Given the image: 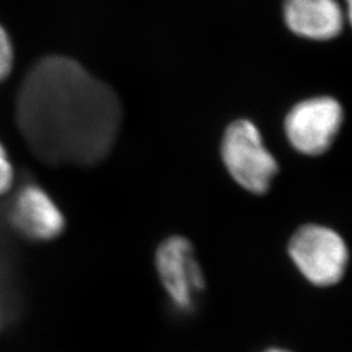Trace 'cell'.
Segmentation results:
<instances>
[{"label": "cell", "mask_w": 352, "mask_h": 352, "mask_svg": "<svg viewBox=\"0 0 352 352\" xmlns=\"http://www.w3.org/2000/svg\"><path fill=\"white\" fill-rule=\"evenodd\" d=\"M283 16L292 33L316 41L340 36L346 20L337 0H285Z\"/></svg>", "instance_id": "obj_7"}, {"label": "cell", "mask_w": 352, "mask_h": 352, "mask_svg": "<svg viewBox=\"0 0 352 352\" xmlns=\"http://www.w3.org/2000/svg\"><path fill=\"white\" fill-rule=\"evenodd\" d=\"M343 124V109L331 97H316L292 107L285 120L291 145L305 155H321L330 149Z\"/></svg>", "instance_id": "obj_4"}, {"label": "cell", "mask_w": 352, "mask_h": 352, "mask_svg": "<svg viewBox=\"0 0 352 352\" xmlns=\"http://www.w3.org/2000/svg\"><path fill=\"white\" fill-rule=\"evenodd\" d=\"M13 227L32 240H52L63 232L65 219L58 205L39 187L28 186L11 212Z\"/></svg>", "instance_id": "obj_6"}, {"label": "cell", "mask_w": 352, "mask_h": 352, "mask_svg": "<svg viewBox=\"0 0 352 352\" xmlns=\"http://www.w3.org/2000/svg\"><path fill=\"white\" fill-rule=\"evenodd\" d=\"M155 267L173 304L188 312L205 289V278L190 241L183 236L164 240L155 253Z\"/></svg>", "instance_id": "obj_5"}, {"label": "cell", "mask_w": 352, "mask_h": 352, "mask_svg": "<svg viewBox=\"0 0 352 352\" xmlns=\"http://www.w3.org/2000/svg\"><path fill=\"white\" fill-rule=\"evenodd\" d=\"M289 254L302 276L318 287L337 285L349 264L344 240L320 225L300 227L289 240Z\"/></svg>", "instance_id": "obj_3"}, {"label": "cell", "mask_w": 352, "mask_h": 352, "mask_svg": "<svg viewBox=\"0 0 352 352\" xmlns=\"http://www.w3.org/2000/svg\"><path fill=\"white\" fill-rule=\"evenodd\" d=\"M12 63V45L6 30L0 26V82L10 75Z\"/></svg>", "instance_id": "obj_8"}, {"label": "cell", "mask_w": 352, "mask_h": 352, "mask_svg": "<svg viewBox=\"0 0 352 352\" xmlns=\"http://www.w3.org/2000/svg\"><path fill=\"white\" fill-rule=\"evenodd\" d=\"M265 352H289V351H283V350H279V349H273V350H267V351Z\"/></svg>", "instance_id": "obj_11"}, {"label": "cell", "mask_w": 352, "mask_h": 352, "mask_svg": "<svg viewBox=\"0 0 352 352\" xmlns=\"http://www.w3.org/2000/svg\"><path fill=\"white\" fill-rule=\"evenodd\" d=\"M221 153L227 171L240 187L254 195L270 189L279 166L250 120L241 119L227 126Z\"/></svg>", "instance_id": "obj_2"}, {"label": "cell", "mask_w": 352, "mask_h": 352, "mask_svg": "<svg viewBox=\"0 0 352 352\" xmlns=\"http://www.w3.org/2000/svg\"><path fill=\"white\" fill-rule=\"evenodd\" d=\"M17 120L28 142L52 164H100L118 139L123 107L110 85L67 56H47L26 75Z\"/></svg>", "instance_id": "obj_1"}, {"label": "cell", "mask_w": 352, "mask_h": 352, "mask_svg": "<svg viewBox=\"0 0 352 352\" xmlns=\"http://www.w3.org/2000/svg\"><path fill=\"white\" fill-rule=\"evenodd\" d=\"M13 183L12 164L8 160V155L0 144V196L11 188Z\"/></svg>", "instance_id": "obj_9"}, {"label": "cell", "mask_w": 352, "mask_h": 352, "mask_svg": "<svg viewBox=\"0 0 352 352\" xmlns=\"http://www.w3.org/2000/svg\"><path fill=\"white\" fill-rule=\"evenodd\" d=\"M346 3H347V17L350 20L351 19V0H346Z\"/></svg>", "instance_id": "obj_10"}]
</instances>
